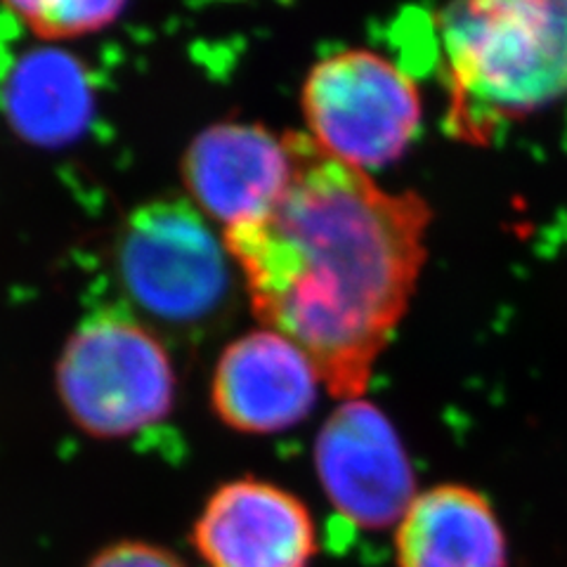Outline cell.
Instances as JSON below:
<instances>
[{"label": "cell", "mask_w": 567, "mask_h": 567, "mask_svg": "<svg viewBox=\"0 0 567 567\" xmlns=\"http://www.w3.org/2000/svg\"><path fill=\"white\" fill-rule=\"evenodd\" d=\"M87 567H185V563L162 546L121 542L100 551Z\"/></svg>", "instance_id": "4fadbf2b"}, {"label": "cell", "mask_w": 567, "mask_h": 567, "mask_svg": "<svg viewBox=\"0 0 567 567\" xmlns=\"http://www.w3.org/2000/svg\"><path fill=\"white\" fill-rule=\"evenodd\" d=\"M310 137L354 168L398 162L421 131L414 81L369 50H346L317 62L303 85Z\"/></svg>", "instance_id": "277c9868"}, {"label": "cell", "mask_w": 567, "mask_h": 567, "mask_svg": "<svg viewBox=\"0 0 567 567\" xmlns=\"http://www.w3.org/2000/svg\"><path fill=\"white\" fill-rule=\"evenodd\" d=\"M192 542L208 567H310L319 551L308 504L258 477L213 492Z\"/></svg>", "instance_id": "52a82bcc"}, {"label": "cell", "mask_w": 567, "mask_h": 567, "mask_svg": "<svg viewBox=\"0 0 567 567\" xmlns=\"http://www.w3.org/2000/svg\"><path fill=\"white\" fill-rule=\"evenodd\" d=\"M227 246L181 199L135 208L118 235L116 262L135 303L173 324L204 322L229 289Z\"/></svg>", "instance_id": "5b68a950"}, {"label": "cell", "mask_w": 567, "mask_h": 567, "mask_svg": "<svg viewBox=\"0 0 567 567\" xmlns=\"http://www.w3.org/2000/svg\"><path fill=\"white\" fill-rule=\"evenodd\" d=\"M393 551L395 567H508L499 513L464 483L419 489L393 527Z\"/></svg>", "instance_id": "30bf717a"}, {"label": "cell", "mask_w": 567, "mask_h": 567, "mask_svg": "<svg viewBox=\"0 0 567 567\" xmlns=\"http://www.w3.org/2000/svg\"><path fill=\"white\" fill-rule=\"evenodd\" d=\"M284 137L291 181L265 216L225 229L227 254L265 327L308 354L333 398H364L416 291L433 213L308 133Z\"/></svg>", "instance_id": "6da1fadb"}, {"label": "cell", "mask_w": 567, "mask_h": 567, "mask_svg": "<svg viewBox=\"0 0 567 567\" xmlns=\"http://www.w3.org/2000/svg\"><path fill=\"white\" fill-rule=\"evenodd\" d=\"M0 112L29 145L66 147L95 116L91 71L60 48L24 50L0 71Z\"/></svg>", "instance_id": "8fae6325"}, {"label": "cell", "mask_w": 567, "mask_h": 567, "mask_svg": "<svg viewBox=\"0 0 567 567\" xmlns=\"http://www.w3.org/2000/svg\"><path fill=\"white\" fill-rule=\"evenodd\" d=\"M291 173L287 137L258 123L208 126L183 156V181L194 206L225 229L265 216L287 189Z\"/></svg>", "instance_id": "9c48e42d"}, {"label": "cell", "mask_w": 567, "mask_h": 567, "mask_svg": "<svg viewBox=\"0 0 567 567\" xmlns=\"http://www.w3.org/2000/svg\"><path fill=\"white\" fill-rule=\"evenodd\" d=\"M315 471L331 508L367 532L393 529L421 489L393 421L364 398L343 400L319 429Z\"/></svg>", "instance_id": "8992f818"}, {"label": "cell", "mask_w": 567, "mask_h": 567, "mask_svg": "<svg viewBox=\"0 0 567 567\" xmlns=\"http://www.w3.org/2000/svg\"><path fill=\"white\" fill-rule=\"evenodd\" d=\"M43 41L79 39L114 24L128 0H0Z\"/></svg>", "instance_id": "7c38bea8"}, {"label": "cell", "mask_w": 567, "mask_h": 567, "mask_svg": "<svg viewBox=\"0 0 567 567\" xmlns=\"http://www.w3.org/2000/svg\"><path fill=\"white\" fill-rule=\"evenodd\" d=\"M58 393L83 433L128 437L171 414L175 371L147 327L100 312L66 341L58 362Z\"/></svg>", "instance_id": "3957f363"}, {"label": "cell", "mask_w": 567, "mask_h": 567, "mask_svg": "<svg viewBox=\"0 0 567 567\" xmlns=\"http://www.w3.org/2000/svg\"><path fill=\"white\" fill-rule=\"evenodd\" d=\"M319 385L322 379L303 350L272 329H258L223 350L210 404L227 429L275 435L315 410Z\"/></svg>", "instance_id": "ba28073f"}, {"label": "cell", "mask_w": 567, "mask_h": 567, "mask_svg": "<svg viewBox=\"0 0 567 567\" xmlns=\"http://www.w3.org/2000/svg\"><path fill=\"white\" fill-rule=\"evenodd\" d=\"M437 35L456 140L489 145L567 97V0H450Z\"/></svg>", "instance_id": "7a4b0ae2"}]
</instances>
